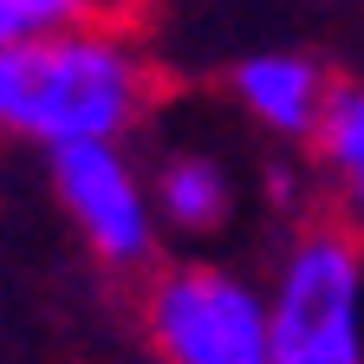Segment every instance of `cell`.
<instances>
[{"instance_id":"cell-3","label":"cell","mask_w":364,"mask_h":364,"mask_svg":"<svg viewBox=\"0 0 364 364\" xmlns=\"http://www.w3.org/2000/svg\"><path fill=\"white\" fill-rule=\"evenodd\" d=\"M144 338L156 364H273L267 280L228 260H169L144 280Z\"/></svg>"},{"instance_id":"cell-9","label":"cell","mask_w":364,"mask_h":364,"mask_svg":"<svg viewBox=\"0 0 364 364\" xmlns=\"http://www.w3.org/2000/svg\"><path fill=\"white\" fill-rule=\"evenodd\" d=\"M33 33H39V26L14 7V0H0V53H14V46H20V39H33Z\"/></svg>"},{"instance_id":"cell-7","label":"cell","mask_w":364,"mask_h":364,"mask_svg":"<svg viewBox=\"0 0 364 364\" xmlns=\"http://www.w3.org/2000/svg\"><path fill=\"white\" fill-rule=\"evenodd\" d=\"M14 7L46 33V26H72V20H98L111 0H14Z\"/></svg>"},{"instance_id":"cell-1","label":"cell","mask_w":364,"mask_h":364,"mask_svg":"<svg viewBox=\"0 0 364 364\" xmlns=\"http://www.w3.org/2000/svg\"><path fill=\"white\" fill-rule=\"evenodd\" d=\"M156 72L136 39L105 20H72L0 53V136L59 156L85 144H124L150 117Z\"/></svg>"},{"instance_id":"cell-2","label":"cell","mask_w":364,"mask_h":364,"mask_svg":"<svg viewBox=\"0 0 364 364\" xmlns=\"http://www.w3.org/2000/svg\"><path fill=\"white\" fill-rule=\"evenodd\" d=\"M273 364H364V235L306 221L267 273Z\"/></svg>"},{"instance_id":"cell-5","label":"cell","mask_w":364,"mask_h":364,"mask_svg":"<svg viewBox=\"0 0 364 364\" xmlns=\"http://www.w3.org/2000/svg\"><path fill=\"white\" fill-rule=\"evenodd\" d=\"M338 78L318 65L312 53L293 46H267V53H241L228 65V105H235L254 130H267L273 144H318L332 111Z\"/></svg>"},{"instance_id":"cell-8","label":"cell","mask_w":364,"mask_h":364,"mask_svg":"<svg viewBox=\"0 0 364 364\" xmlns=\"http://www.w3.org/2000/svg\"><path fill=\"white\" fill-rule=\"evenodd\" d=\"M326 189H332V202H338V221L351 228V235H364V163L345 169V176H326Z\"/></svg>"},{"instance_id":"cell-6","label":"cell","mask_w":364,"mask_h":364,"mask_svg":"<svg viewBox=\"0 0 364 364\" xmlns=\"http://www.w3.org/2000/svg\"><path fill=\"white\" fill-rule=\"evenodd\" d=\"M150 196L163 215V235L176 241H215L241 215V182L221 150L208 144H176L150 163Z\"/></svg>"},{"instance_id":"cell-4","label":"cell","mask_w":364,"mask_h":364,"mask_svg":"<svg viewBox=\"0 0 364 364\" xmlns=\"http://www.w3.org/2000/svg\"><path fill=\"white\" fill-rule=\"evenodd\" d=\"M46 182H53V202L72 221L78 247L98 267L150 273V260L163 254V215L150 196V176L136 169L124 144H85L46 156Z\"/></svg>"}]
</instances>
